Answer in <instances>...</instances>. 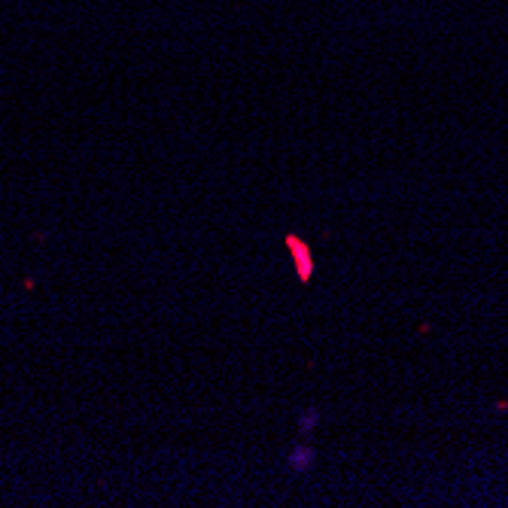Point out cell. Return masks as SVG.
<instances>
[{"label":"cell","mask_w":508,"mask_h":508,"mask_svg":"<svg viewBox=\"0 0 508 508\" xmlns=\"http://www.w3.org/2000/svg\"><path fill=\"white\" fill-rule=\"evenodd\" d=\"M287 250L292 253V265H296V274L298 280H311L314 274V256H311V247L301 241L298 235H287Z\"/></svg>","instance_id":"obj_1"},{"label":"cell","mask_w":508,"mask_h":508,"mask_svg":"<svg viewBox=\"0 0 508 508\" xmlns=\"http://www.w3.org/2000/svg\"><path fill=\"white\" fill-rule=\"evenodd\" d=\"M316 423H320V414H316V411H305V414H301V420H298V430L301 432H314Z\"/></svg>","instance_id":"obj_3"},{"label":"cell","mask_w":508,"mask_h":508,"mask_svg":"<svg viewBox=\"0 0 508 508\" xmlns=\"http://www.w3.org/2000/svg\"><path fill=\"white\" fill-rule=\"evenodd\" d=\"M314 457H316V454H314L311 448H305V444H296V448L289 450L287 463H289V469H292V472H305L307 466L314 463Z\"/></svg>","instance_id":"obj_2"}]
</instances>
